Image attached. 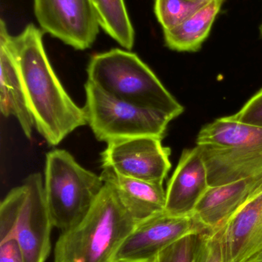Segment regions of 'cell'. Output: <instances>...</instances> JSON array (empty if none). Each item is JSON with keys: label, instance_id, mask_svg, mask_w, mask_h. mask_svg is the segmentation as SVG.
Instances as JSON below:
<instances>
[{"label": "cell", "instance_id": "obj_23", "mask_svg": "<svg viewBox=\"0 0 262 262\" xmlns=\"http://www.w3.org/2000/svg\"><path fill=\"white\" fill-rule=\"evenodd\" d=\"M246 262H262V253L259 255H256L254 258H251L250 260Z\"/></svg>", "mask_w": 262, "mask_h": 262}, {"label": "cell", "instance_id": "obj_18", "mask_svg": "<svg viewBox=\"0 0 262 262\" xmlns=\"http://www.w3.org/2000/svg\"><path fill=\"white\" fill-rule=\"evenodd\" d=\"M207 2L155 0L154 10L157 20L163 28V32H166L181 24Z\"/></svg>", "mask_w": 262, "mask_h": 262}, {"label": "cell", "instance_id": "obj_24", "mask_svg": "<svg viewBox=\"0 0 262 262\" xmlns=\"http://www.w3.org/2000/svg\"><path fill=\"white\" fill-rule=\"evenodd\" d=\"M259 32H260V35H261V38H262V21H261V25H260Z\"/></svg>", "mask_w": 262, "mask_h": 262}, {"label": "cell", "instance_id": "obj_19", "mask_svg": "<svg viewBox=\"0 0 262 262\" xmlns=\"http://www.w3.org/2000/svg\"><path fill=\"white\" fill-rule=\"evenodd\" d=\"M208 232L183 237L161 252L153 262H198Z\"/></svg>", "mask_w": 262, "mask_h": 262}, {"label": "cell", "instance_id": "obj_5", "mask_svg": "<svg viewBox=\"0 0 262 262\" xmlns=\"http://www.w3.org/2000/svg\"><path fill=\"white\" fill-rule=\"evenodd\" d=\"M104 185L101 176L85 169L68 151L48 152L44 191L54 227L65 232L80 223Z\"/></svg>", "mask_w": 262, "mask_h": 262}, {"label": "cell", "instance_id": "obj_14", "mask_svg": "<svg viewBox=\"0 0 262 262\" xmlns=\"http://www.w3.org/2000/svg\"><path fill=\"white\" fill-rule=\"evenodd\" d=\"M262 188V172L216 186H209L194 215L209 232L221 229Z\"/></svg>", "mask_w": 262, "mask_h": 262}, {"label": "cell", "instance_id": "obj_7", "mask_svg": "<svg viewBox=\"0 0 262 262\" xmlns=\"http://www.w3.org/2000/svg\"><path fill=\"white\" fill-rule=\"evenodd\" d=\"M209 232L195 215L163 212L137 223L111 262H153L165 249L186 235Z\"/></svg>", "mask_w": 262, "mask_h": 262}, {"label": "cell", "instance_id": "obj_11", "mask_svg": "<svg viewBox=\"0 0 262 262\" xmlns=\"http://www.w3.org/2000/svg\"><path fill=\"white\" fill-rule=\"evenodd\" d=\"M209 186L207 167L199 147L184 149L168 183L165 212L181 216L193 215Z\"/></svg>", "mask_w": 262, "mask_h": 262}, {"label": "cell", "instance_id": "obj_21", "mask_svg": "<svg viewBox=\"0 0 262 262\" xmlns=\"http://www.w3.org/2000/svg\"><path fill=\"white\" fill-rule=\"evenodd\" d=\"M198 262H223L219 238L216 232H208L206 234Z\"/></svg>", "mask_w": 262, "mask_h": 262}, {"label": "cell", "instance_id": "obj_16", "mask_svg": "<svg viewBox=\"0 0 262 262\" xmlns=\"http://www.w3.org/2000/svg\"><path fill=\"white\" fill-rule=\"evenodd\" d=\"M226 0H209L174 29L163 32L166 47L179 52H196L210 34Z\"/></svg>", "mask_w": 262, "mask_h": 262}, {"label": "cell", "instance_id": "obj_17", "mask_svg": "<svg viewBox=\"0 0 262 262\" xmlns=\"http://www.w3.org/2000/svg\"><path fill=\"white\" fill-rule=\"evenodd\" d=\"M100 27L122 47L130 51L135 33L125 0H91Z\"/></svg>", "mask_w": 262, "mask_h": 262}, {"label": "cell", "instance_id": "obj_20", "mask_svg": "<svg viewBox=\"0 0 262 262\" xmlns=\"http://www.w3.org/2000/svg\"><path fill=\"white\" fill-rule=\"evenodd\" d=\"M232 118L238 122L262 127V89L252 96Z\"/></svg>", "mask_w": 262, "mask_h": 262}, {"label": "cell", "instance_id": "obj_12", "mask_svg": "<svg viewBox=\"0 0 262 262\" xmlns=\"http://www.w3.org/2000/svg\"><path fill=\"white\" fill-rule=\"evenodd\" d=\"M198 146L207 167L210 186L226 184L262 172V140L229 147Z\"/></svg>", "mask_w": 262, "mask_h": 262}, {"label": "cell", "instance_id": "obj_9", "mask_svg": "<svg viewBox=\"0 0 262 262\" xmlns=\"http://www.w3.org/2000/svg\"><path fill=\"white\" fill-rule=\"evenodd\" d=\"M162 140L142 137L110 142L102 152V167L129 178L163 183L172 164L170 148L163 146Z\"/></svg>", "mask_w": 262, "mask_h": 262}, {"label": "cell", "instance_id": "obj_3", "mask_svg": "<svg viewBox=\"0 0 262 262\" xmlns=\"http://www.w3.org/2000/svg\"><path fill=\"white\" fill-rule=\"evenodd\" d=\"M88 81L108 95L143 108L161 112L172 120L184 107L135 53L113 49L95 54L87 67Z\"/></svg>", "mask_w": 262, "mask_h": 262}, {"label": "cell", "instance_id": "obj_22", "mask_svg": "<svg viewBox=\"0 0 262 262\" xmlns=\"http://www.w3.org/2000/svg\"><path fill=\"white\" fill-rule=\"evenodd\" d=\"M0 262H25L16 240L0 243Z\"/></svg>", "mask_w": 262, "mask_h": 262}, {"label": "cell", "instance_id": "obj_10", "mask_svg": "<svg viewBox=\"0 0 262 262\" xmlns=\"http://www.w3.org/2000/svg\"><path fill=\"white\" fill-rule=\"evenodd\" d=\"M215 232L223 262H246L262 253V188Z\"/></svg>", "mask_w": 262, "mask_h": 262}, {"label": "cell", "instance_id": "obj_25", "mask_svg": "<svg viewBox=\"0 0 262 262\" xmlns=\"http://www.w3.org/2000/svg\"><path fill=\"white\" fill-rule=\"evenodd\" d=\"M192 1H195V2H207V1H209V0H192Z\"/></svg>", "mask_w": 262, "mask_h": 262}, {"label": "cell", "instance_id": "obj_15", "mask_svg": "<svg viewBox=\"0 0 262 262\" xmlns=\"http://www.w3.org/2000/svg\"><path fill=\"white\" fill-rule=\"evenodd\" d=\"M100 176L105 183L115 189L123 206L137 222L165 212L166 190L163 183L123 177L109 167H103Z\"/></svg>", "mask_w": 262, "mask_h": 262}, {"label": "cell", "instance_id": "obj_1", "mask_svg": "<svg viewBox=\"0 0 262 262\" xmlns=\"http://www.w3.org/2000/svg\"><path fill=\"white\" fill-rule=\"evenodd\" d=\"M12 43L35 127L48 144L57 146L88 124L84 107L74 102L54 72L41 29L29 24L12 35Z\"/></svg>", "mask_w": 262, "mask_h": 262}, {"label": "cell", "instance_id": "obj_6", "mask_svg": "<svg viewBox=\"0 0 262 262\" xmlns=\"http://www.w3.org/2000/svg\"><path fill=\"white\" fill-rule=\"evenodd\" d=\"M87 122L97 140L109 143L142 137L164 138L172 118L118 99L91 82L85 84Z\"/></svg>", "mask_w": 262, "mask_h": 262}, {"label": "cell", "instance_id": "obj_8", "mask_svg": "<svg viewBox=\"0 0 262 262\" xmlns=\"http://www.w3.org/2000/svg\"><path fill=\"white\" fill-rule=\"evenodd\" d=\"M41 30L77 50L89 49L99 32L91 0H33Z\"/></svg>", "mask_w": 262, "mask_h": 262}, {"label": "cell", "instance_id": "obj_13", "mask_svg": "<svg viewBox=\"0 0 262 262\" xmlns=\"http://www.w3.org/2000/svg\"><path fill=\"white\" fill-rule=\"evenodd\" d=\"M0 111L5 118L13 116L28 139L32 138L35 126L22 81L12 43V35L6 23L0 24Z\"/></svg>", "mask_w": 262, "mask_h": 262}, {"label": "cell", "instance_id": "obj_2", "mask_svg": "<svg viewBox=\"0 0 262 262\" xmlns=\"http://www.w3.org/2000/svg\"><path fill=\"white\" fill-rule=\"evenodd\" d=\"M138 223L115 189L105 183L87 215L73 227L62 232L54 249V261L111 262Z\"/></svg>", "mask_w": 262, "mask_h": 262}, {"label": "cell", "instance_id": "obj_4", "mask_svg": "<svg viewBox=\"0 0 262 262\" xmlns=\"http://www.w3.org/2000/svg\"><path fill=\"white\" fill-rule=\"evenodd\" d=\"M54 227L40 172L28 176L0 204V243L15 239L25 262H46Z\"/></svg>", "mask_w": 262, "mask_h": 262}]
</instances>
